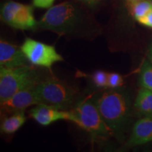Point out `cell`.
Here are the masks:
<instances>
[{
  "mask_svg": "<svg viewBox=\"0 0 152 152\" xmlns=\"http://www.w3.org/2000/svg\"><path fill=\"white\" fill-rule=\"evenodd\" d=\"M83 21L84 14L81 9L73 3L64 1L48 9L37 21L36 30L67 35L78 29Z\"/></svg>",
  "mask_w": 152,
  "mask_h": 152,
  "instance_id": "1",
  "label": "cell"
},
{
  "mask_svg": "<svg viewBox=\"0 0 152 152\" xmlns=\"http://www.w3.org/2000/svg\"><path fill=\"white\" fill-rule=\"evenodd\" d=\"M104 122L113 132L121 130L128 121L130 111L129 98L117 90L104 92L95 100Z\"/></svg>",
  "mask_w": 152,
  "mask_h": 152,
  "instance_id": "2",
  "label": "cell"
},
{
  "mask_svg": "<svg viewBox=\"0 0 152 152\" xmlns=\"http://www.w3.org/2000/svg\"><path fill=\"white\" fill-rule=\"evenodd\" d=\"M40 81L39 74L29 65L14 68H0V102L8 100L19 91L33 87Z\"/></svg>",
  "mask_w": 152,
  "mask_h": 152,
  "instance_id": "3",
  "label": "cell"
},
{
  "mask_svg": "<svg viewBox=\"0 0 152 152\" xmlns=\"http://www.w3.org/2000/svg\"><path fill=\"white\" fill-rule=\"evenodd\" d=\"M35 90L40 104L64 110L75 102L77 95L75 89L54 77L39 81Z\"/></svg>",
  "mask_w": 152,
  "mask_h": 152,
  "instance_id": "4",
  "label": "cell"
},
{
  "mask_svg": "<svg viewBox=\"0 0 152 152\" xmlns=\"http://www.w3.org/2000/svg\"><path fill=\"white\" fill-rule=\"evenodd\" d=\"M73 111L78 120L77 125L90 133L92 138L104 140L113 133L104 122L95 102L91 100L79 102Z\"/></svg>",
  "mask_w": 152,
  "mask_h": 152,
  "instance_id": "5",
  "label": "cell"
},
{
  "mask_svg": "<svg viewBox=\"0 0 152 152\" xmlns=\"http://www.w3.org/2000/svg\"><path fill=\"white\" fill-rule=\"evenodd\" d=\"M1 18L6 24L19 30H36L37 21L33 15V7L14 1L4 4Z\"/></svg>",
  "mask_w": 152,
  "mask_h": 152,
  "instance_id": "6",
  "label": "cell"
},
{
  "mask_svg": "<svg viewBox=\"0 0 152 152\" xmlns=\"http://www.w3.org/2000/svg\"><path fill=\"white\" fill-rule=\"evenodd\" d=\"M20 48L33 65L51 68L55 63L64 61L54 47L31 38H26Z\"/></svg>",
  "mask_w": 152,
  "mask_h": 152,
  "instance_id": "7",
  "label": "cell"
},
{
  "mask_svg": "<svg viewBox=\"0 0 152 152\" xmlns=\"http://www.w3.org/2000/svg\"><path fill=\"white\" fill-rule=\"evenodd\" d=\"M30 114L34 120L43 126H47L60 120H66L77 125L78 120L73 111H68L54 106L38 104L30 110Z\"/></svg>",
  "mask_w": 152,
  "mask_h": 152,
  "instance_id": "8",
  "label": "cell"
},
{
  "mask_svg": "<svg viewBox=\"0 0 152 152\" xmlns=\"http://www.w3.org/2000/svg\"><path fill=\"white\" fill-rule=\"evenodd\" d=\"M40 104V101L35 90V85L16 92L8 100L1 103L3 109L10 112L26 110L29 106Z\"/></svg>",
  "mask_w": 152,
  "mask_h": 152,
  "instance_id": "9",
  "label": "cell"
},
{
  "mask_svg": "<svg viewBox=\"0 0 152 152\" xmlns=\"http://www.w3.org/2000/svg\"><path fill=\"white\" fill-rule=\"evenodd\" d=\"M29 61L20 47L2 40L0 42V67L14 68L28 65Z\"/></svg>",
  "mask_w": 152,
  "mask_h": 152,
  "instance_id": "10",
  "label": "cell"
},
{
  "mask_svg": "<svg viewBox=\"0 0 152 152\" xmlns=\"http://www.w3.org/2000/svg\"><path fill=\"white\" fill-rule=\"evenodd\" d=\"M152 141V117L146 116L137 121L133 126L128 145H140Z\"/></svg>",
  "mask_w": 152,
  "mask_h": 152,
  "instance_id": "11",
  "label": "cell"
},
{
  "mask_svg": "<svg viewBox=\"0 0 152 152\" xmlns=\"http://www.w3.org/2000/svg\"><path fill=\"white\" fill-rule=\"evenodd\" d=\"M26 121L24 111L15 112L13 115L3 120L1 125V132L5 134H13L21 128Z\"/></svg>",
  "mask_w": 152,
  "mask_h": 152,
  "instance_id": "12",
  "label": "cell"
},
{
  "mask_svg": "<svg viewBox=\"0 0 152 152\" xmlns=\"http://www.w3.org/2000/svg\"><path fill=\"white\" fill-rule=\"evenodd\" d=\"M134 106L140 113L152 117V91L143 87L138 93Z\"/></svg>",
  "mask_w": 152,
  "mask_h": 152,
  "instance_id": "13",
  "label": "cell"
},
{
  "mask_svg": "<svg viewBox=\"0 0 152 152\" xmlns=\"http://www.w3.org/2000/svg\"><path fill=\"white\" fill-rule=\"evenodd\" d=\"M129 7L131 14L137 20L146 16L152 10V4L150 0H142Z\"/></svg>",
  "mask_w": 152,
  "mask_h": 152,
  "instance_id": "14",
  "label": "cell"
},
{
  "mask_svg": "<svg viewBox=\"0 0 152 152\" xmlns=\"http://www.w3.org/2000/svg\"><path fill=\"white\" fill-rule=\"evenodd\" d=\"M140 83L144 88L152 91V65L145 61L142 64L140 75Z\"/></svg>",
  "mask_w": 152,
  "mask_h": 152,
  "instance_id": "15",
  "label": "cell"
},
{
  "mask_svg": "<svg viewBox=\"0 0 152 152\" xmlns=\"http://www.w3.org/2000/svg\"><path fill=\"white\" fill-rule=\"evenodd\" d=\"M108 75L109 74L102 71L95 72L92 75V79L94 84L98 87H107Z\"/></svg>",
  "mask_w": 152,
  "mask_h": 152,
  "instance_id": "16",
  "label": "cell"
},
{
  "mask_svg": "<svg viewBox=\"0 0 152 152\" xmlns=\"http://www.w3.org/2000/svg\"><path fill=\"white\" fill-rule=\"evenodd\" d=\"M123 84L122 76L118 73H112L108 75V87L112 89H115L121 87Z\"/></svg>",
  "mask_w": 152,
  "mask_h": 152,
  "instance_id": "17",
  "label": "cell"
},
{
  "mask_svg": "<svg viewBox=\"0 0 152 152\" xmlns=\"http://www.w3.org/2000/svg\"><path fill=\"white\" fill-rule=\"evenodd\" d=\"M55 0H33L34 7L39 9H49L53 6Z\"/></svg>",
  "mask_w": 152,
  "mask_h": 152,
  "instance_id": "18",
  "label": "cell"
},
{
  "mask_svg": "<svg viewBox=\"0 0 152 152\" xmlns=\"http://www.w3.org/2000/svg\"><path fill=\"white\" fill-rule=\"evenodd\" d=\"M137 21L140 24L152 28V10L150 11L149 14H147L146 16L142 17V18H140Z\"/></svg>",
  "mask_w": 152,
  "mask_h": 152,
  "instance_id": "19",
  "label": "cell"
},
{
  "mask_svg": "<svg viewBox=\"0 0 152 152\" xmlns=\"http://www.w3.org/2000/svg\"><path fill=\"white\" fill-rule=\"evenodd\" d=\"M77 1H81V2L85 4L91 6V7H93V6H95L98 4L99 3L101 2L103 0H77Z\"/></svg>",
  "mask_w": 152,
  "mask_h": 152,
  "instance_id": "20",
  "label": "cell"
},
{
  "mask_svg": "<svg viewBox=\"0 0 152 152\" xmlns=\"http://www.w3.org/2000/svg\"><path fill=\"white\" fill-rule=\"evenodd\" d=\"M125 1H126V2L128 3V4L129 6H130V5L133 4H134V3H136V2H138V1H142V0H125Z\"/></svg>",
  "mask_w": 152,
  "mask_h": 152,
  "instance_id": "21",
  "label": "cell"
},
{
  "mask_svg": "<svg viewBox=\"0 0 152 152\" xmlns=\"http://www.w3.org/2000/svg\"><path fill=\"white\" fill-rule=\"evenodd\" d=\"M149 58H150V60H151V61L152 63V45L150 47V50H149Z\"/></svg>",
  "mask_w": 152,
  "mask_h": 152,
  "instance_id": "22",
  "label": "cell"
},
{
  "mask_svg": "<svg viewBox=\"0 0 152 152\" xmlns=\"http://www.w3.org/2000/svg\"><path fill=\"white\" fill-rule=\"evenodd\" d=\"M150 1H151V4H152V0H150Z\"/></svg>",
  "mask_w": 152,
  "mask_h": 152,
  "instance_id": "23",
  "label": "cell"
}]
</instances>
